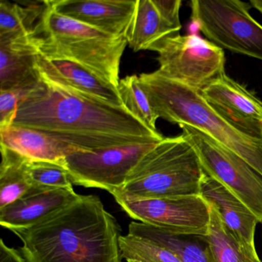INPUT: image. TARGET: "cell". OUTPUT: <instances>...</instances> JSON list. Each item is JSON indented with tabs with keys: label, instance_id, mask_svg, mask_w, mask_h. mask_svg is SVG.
I'll use <instances>...</instances> for the list:
<instances>
[{
	"label": "cell",
	"instance_id": "1",
	"mask_svg": "<svg viewBox=\"0 0 262 262\" xmlns=\"http://www.w3.org/2000/svg\"><path fill=\"white\" fill-rule=\"evenodd\" d=\"M13 125L40 132L83 151L159 142L165 138L125 107L92 99L42 77L19 102Z\"/></svg>",
	"mask_w": 262,
	"mask_h": 262
},
{
	"label": "cell",
	"instance_id": "2",
	"mask_svg": "<svg viewBox=\"0 0 262 262\" xmlns=\"http://www.w3.org/2000/svg\"><path fill=\"white\" fill-rule=\"evenodd\" d=\"M28 262H122V229L96 195H79L26 228L10 229Z\"/></svg>",
	"mask_w": 262,
	"mask_h": 262
},
{
	"label": "cell",
	"instance_id": "3",
	"mask_svg": "<svg viewBox=\"0 0 262 262\" xmlns=\"http://www.w3.org/2000/svg\"><path fill=\"white\" fill-rule=\"evenodd\" d=\"M139 79L159 119L205 133L235 153L262 176V139L241 133L207 102L201 92L168 79L157 70L142 73Z\"/></svg>",
	"mask_w": 262,
	"mask_h": 262
},
{
	"label": "cell",
	"instance_id": "4",
	"mask_svg": "<svg viewBox=\"0 0 262 262\" xmlns=\"http://www.w3.org/2000/svg\"><path fill=\"white\" fill-rule=\"evenodd\" d=\"M33 30L39 55L76 62L117 87L127 39L59 14L47 1Z\"/></svg>",
	"mask_w": 262,
	"mask_h": 262
},
{
	"label": "cell",
	"instance_id": "5",
	"mask_svg": "<svg viewBox=\"0 0 262 262\" xmlns=\"http://www.w3.org/2000/svg\"><path fill=\"white\" fill-rule=\"evenodd\" d=\"M205 174L182 135L164 138L141 159L122 188L111 194L125 200L201 194Z\"/></svg>",
	"mask_w": 262,
	"mask_h": 262
},
{
	"label": "cell",
	"instance_id": "6",
	"mask_svg": "<svg viewBox=\"0 0 262 262\" xmlns=\"http://www.w3.org/2000/svg\"><path fill=\"white\" fill-rule=\"evenodd\" d=\"M191 17L210 42L222 50L262 61V26L241 0H192Z\"/></svg>",
	"mask_w": 262,
	"mask_h": 262
},
{
	"label": "cell",
	"instance_id": "7",
	"mask_svg": "<svg viewBox=\"0 0 262 262\" xmlns=\"http://www.w3.org/2000/svg\"><path fill=\"white\" fill-rule=\"evenodd\" d=\"M180 128L182 136L197 153L205 174L231 191L262 224V176L205 133L188 125Z\"/></svg>",
	"mask_w": 262,
	"mask_h": 262
},
{
	"label": "cell",
	"instance_id": "8",
	"mask_svg": "<svg viewBox=\"0 0 262 262\" xmlns=\"http://www.w3.org/2000/svg\"><path fill=\"white\" fill-rule=\"evenodd\" d=\"M155 52L161 75L199 92L226 74L224 50L195 34L167 39Z\"/></svg>",
	"mask_w": 262,
	"mask_h": 262
},
{
	"label": "cell",
	"instance_id": "9",
	"mask_svg": "<svg viewBox=\"0 0 262 262\" xmlns=\"http://www.w3.org/2000/svg\"><path fill=\"white\" fill-rule=\"evenodd\" d=\"M116 201L136 222L179 235L202 237L208 234L211 206L202 194Z\"/></svg>",
	"mask_w": 262,
	"mask_h": 262
},
{
	"label": "cell",
	"instance_id": "10",
	"mask_svg": "<svg viewBox=\"0 0 262 262\" xmlns=\"http://www.w3.org/2000/svg\"><path fill=\"white\" fill-rule=\"evenodd\" d=\"M157 143L145 142L97 151H76L65 158L64 166L74 185L99 188L112 194L122 188L135 166Z\"/></svg>",
	"mask_w": 262,
	"mask_h": 262
},
{
	"label": "cell",
	"instance_id": "11",
	"mask_svg": "<svg viewBox=\"0 0 262 262\" xmlns=\"http://www.w3.org/2000/svg\"><path fill=\"white\" fill-rule=\"evenodd\" d=\"M201 94L241 133L262 139V102L245 86L225 74L205 87Z\"/></svg>",
	"mask_w": 262,
	"mask_h": 262
},
{
	"label": "cell",
	"instance_id": "12",
	"mask_svg": "<svg viewBox=\"0 0 262 262\" xmlns=\"http://www.w3.org/2000/svg\"><path fill=\"white\" fill-rule=\"evenodd\" d=\"M181 0H138L127 42L134 52L156 51L167 39L180 35Z\"/></svg>",
	"mask_w": 262,
	"mask_h": 262
},
{
	"label": "cell",
	"instance_id": "13",
	"mask_svg": "<svg viewBox=\"0 0 262 262\" xmlns=\"http://www.w3.org/2000/svg\"><path fill=\"white\" fill-rule=\"evenodd\" d=\"M47 3L59 14L126 39L138 0H49Z\"/></svg>",
	"mask_w": 262,
	"mask_h": 262
},
{
	"label": "cell",
	"instance_id": "14",
	"mask_svg": "<svg viewBox=\"0 0 262 262\" xmlns=\"http://www.w3.org/2000/svg\"><path fill=\"white\" fill-rule=\"evenodd\" d=\"M36 67L40 77L55 85L92 99L124 107L117 87L76 62L49 59L38 54Z\"/></svg>",
	"mask_w": 262,
	"mask_h": 262
},
{
	"label": "cell",
	"instance_id": "15",
	"mask_svg": "<svg viewBox=\"0 0 262 262\" xmlns=\"http://www.w3.org/2000/svg\"><path fill=\"white\" fill-rule=\"evenodd\" d=\"M73 188L35 186L13 203L0 208V225L10 230L31 226L76 201Z\"/></svg>",
	"mask_w": 262,
	"mask_h": 262
},
{
	"label": "cell",
	"instance_id": "16",
	"mask_svg": "<svg viewBox=\"0 0 262 262\" xmlns=\"http://www.w3.org/2000/svg\"><path fill=\"white\" fill-rule=\"evenodd\" d=\"M33 33L0 36V90H31L39 82Z\"/></svg>",
	"mask_w": 262,
	"mask_h": 262
},
{
	"label": "cell",
	"instance_id": "17",
	"mask_svg": "<svg viewBox=\"0 0 262 262\" xmlns=\"http://www.w3.org/2000/svg\"><path fill=\"white\" fill-rule=\"evenodd\" d=\"M201 194L215 205L225 226L250 257L258 256L254 244L259 223L254 213L222 184L205 174Z\"/></svg>",
	"mask_w": 262,
	"mask_h": 262
},
{
	"label": "cell",
	"instance_id": "18",
	"mask_svg": "<svg viewBox=\"0 0 262 262\" xmlns=\"http://www.w3.org/2000/svg\"><path fill=\"white\" fill-rule=\"evenodd\" d=\"M0 138L1 145L33 160L63 163L67 156L79 151L48 135L16 125L0 128Z\"/></svg>",
	"mask_w": 262,
	"mask_h": 262
},
{
	"label": "cell",
	"instance_id": "19",
	"mask_svg": "<svg viewBox=\"0 0 262 262\" xmlns=\"http://www.w3.org/2000/svg\"><path fill=\"white\" fill-rule=\"evenodd\" d=\"M128 234L156 242L172 251L182 262H214L208 245L188 238V236L171 234L151 225L132 222Z\"/></svg>",
	"mask_w": 262,
	"mask_h": 262
},
{
	"label": "cell",
	"instance_id": "20",
	"mask_svg": "<svg viewBox=\"0 0 262 262\" xmlns=\"http://www.w3.org/2000/svg\"><path fill=\"white\" fill-rule=\"evenodd\" d=\"M28 159L1 145L0 208L13 203L31 188L27 173Z\"/></svg>",
	"mask_w": 262,
	"mask_h": 262
},
{
	"label": "cell",
	"instance_id": "21",
	"mask_svg": "<svg viewBox=\"0 0 262 262\" xmlns=\"http://www.w3.org/2000/svg\"><path fill=\"white\" fill-rule=\"evenodd\" d=\"M211 206V223L208 234L199 237L206 242L212 253L214 262H252L258 257H250L231 231L228 229L214 204Z\"/></svg>",
	"mask_w": 262,
	"mask_h": 262
},
{
	"label": "cell",
	"instance_id": "22",
	"mask_svg": "<svg viewBox=\"0 0 262 262\" xmlns=\"http://www.w3.org/2000/svg\"><path fill=\"white\" fill-rule=\"evenodd\" d=\"M45 8L37 4L23 7L16 3L0 1V36L30 34L34 30L35 21L39 20Z\"/></svg>",
	"mask_w": 262,
	"mask_h": 262
},
{
	"label": "cell",
	"instance_id": "23",
	"mask_svg": "<svg viewBox=\"0 0 262 262\" xmlns=\"http://www.w3.org/2000/svg\"><path fill=\"white\" fill-rule=\"evenodd\" d=\"M118 91L124 107L136 119L154 132H159L156 122L159 119L151 108L148 96L142 90L139 76H128L120 79Z\"/></svg>",
	"mask_w": 262,
	"mask_h": 262
},
{
	"label": "cell",
	"instance_id": "24",
	"mask_svg": "<svg viewBox=\"0 0 262 262\" xmlns=\"http://www.w3.org/2000/svg\"><path fill=\"white\" fill-rule=\"evenodd\" d=\"M119 246L122 257L127 261L182 262L177 255L168 248L128 233L121 236Z\"/></svg>",
	"mask_w": 262,
	"mask_h": 262
},
{
	"label": "cell",
	"instance_id": "25",
	"mask_svg": "<svg viewBox=\"0 0 262 262\" xmlns=\"http://www.w3.org/2000/svg\"><path fill=\"white\" fill-rule=\"evenodd\" d=\"M63 163L29 159L27 173L30 183L49 188H73Z\"/></svg>",
	"mask_w": 262,
	"mask_h": 262
},
{
	"label": "cell",
	"instance_id": "26",
	"mask_svg": "<svg viewBox=\"0 0 262 262\" xmlns=\"http://www.w3.org/2000/svg\"><path fill=\"white\" fill-rule=\"evenodd\" d=\"M31 90H0V128H7L13 125L19 102Z\"/></svg>",
	"mask_w": 262,
	"mask_h": 262
},
{
	"label": "cell",
	"instance_id": "27",
	"mask_svg": "<svg viewBox=\"0 0 262 262\" xmlns=\"http://www.w3.org/2000/svg\"><path fill=\"white\" fill-rule=\"evenodd\" d=\"M0 262H28L21 251L7 245L3 239L0 241Z\"/></svg>",
	"mask_w": 262,
	"mask_h": 262
},
{
	"label": "cell",
	"instance_id": "28",
	"mask_svg": "<svg viewBox=\"0 0 262 262\" xmlns=\"http://www.w3.org/2000/svg\"><path fill=\"white\" fill-rule=\"evenodd\" d=\"M249 4L262 15V0H250Z\"/></svg>",
	"mask_w": 262,
	"mask_h": 262
},
{
	"label": "cell",
	"instance_id": "29",
	"mask_svg": "<svg viewBox=\"0 0 262 262\" xmlns=\"http://www.w3.org/2000/svg\"><path fill=\"white\" fill-rule=\"evenodd\" d=\"M252 262H262V260H260V257H257L253 259Z\"/></svg>",
	"mask_w": 262,
	"mask_h": 262
},
{
	"label": "cell",
	"instance_id": "30",
	"mask_svg": "<svg viewBox=\"0 0 262 262\" xmlns=\"http://www.w3.org/2000/svg\"><path fill=\"white\" fill-rule=\"evenodd\" d=\"M127 262H136V261H133V260H129V261H127Z\"/></svg>",
	"mask_w": 262,
	"mask_h": 262
}]
</instances>
